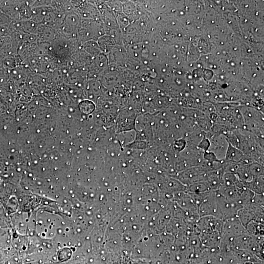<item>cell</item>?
<instances>
[{
  "mask_svg": "<svg viewBox=\"0 0 264 264\" xmlns=\"http://www.w3.org/2000/svg\"><path fill=\"white\" fill-rule=\"evenodd\" d=\"M224 160L237 163L248 164L253 162L242 151L229 143Z\"/></svg>",
  "mask_w": 264,
  "mask_h": 264,
  "instance_id": "cell-4",
  "label": "cell"
},
{
  "mask_svg": "<svg viewBox=\"0 0 264 264\" xmlns=\"http://www.w3.org/2000/svg\"><path fill=\"white\" fill-rule=\"evenodd\" d=\"M237 147L252 162L264 165V138L244 129L234 130Z\"/></svg>",
  "mask_w": 264,
  "mask_h": 264,
  "instance_id": "cell-1",
  "label": "cell"
},
{
  "mask_svg": "<svg viewBox=\"0 0 264 264\" xmlns=\"http://www.w3.org/2000/svg\"><path fill=\"white\" fill-rule=\"evenodd\" d=\"M204 135L209 142L206 152L212 153L218 160L220 161L224 160L229 145L225 135L221 133H212L207 132H204Z\"/></svg>",
  "mask_w": 264,
  "mask_h": 264,
  "instance_id": "cell-3",
  "label": "cell"
},
{
  "mask_svg": "<svg viewBox=\"0 0 264 264\" xmlns=\"http://www.w3.org/2000/svg\"><path fill=\"white\" fill-rule=\"evenodd\" d=\"M80 107L81 110L85 112H89L92 110L94 108L93 104L88 101H85L81 102Z\"/></svg>",
  "mask_w": 264,
  "mask_h": 264,
  "instance_id": "cell-5",
  "label": "cell"
},
{
  "mask_svg": "<svg viewBox=\"0 0 264 264\" xmlns=\"http://www.w3.org/2000/svg\"><path fill=\"white\" fill-rule=\"evenodd\" d=\"M241 113L243 119V129L264 138L263 114L250 109H243Z\"/></svg>",
  "mask_w": 264,
  "mask_h": 264,
  "instance_id": "cell-2",
  "label": "cell"
}]
</instances>
